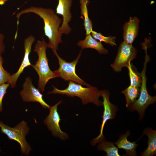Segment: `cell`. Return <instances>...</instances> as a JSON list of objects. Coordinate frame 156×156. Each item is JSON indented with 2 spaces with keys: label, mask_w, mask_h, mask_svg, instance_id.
<instances>
[{
  "label": "cell",
  "mask_w": 156,
  "mask_h": 156,
  "mask_svg": "<svg viewBox=\"0 0 156 156\" xmlns=\"http://www.w3.org/2000/svg\"><path fill=\"white\" fill-rule=\"evenodd\" d=\"M62 103L61 100L54 105L50 106L49 109V113L43 122L54 137L58 138L62 140H65L68 139V136L60 129V122L61 119L57 111V107Z\"/></svg>",
  "instance_id": "9"
},
{
  "label": "cell",
  "mask_w": 156,
  "mask_h": 156,
  "mask_svg": "<svg viewBox=\"0 0 156 156\" xmlns=\"http://www.w3.org/2000/svg\"><path fill=\"white\" fill-rule=\"evenodd\" d=\"M130 134L129 131L127 130L125 134L120 135L114 144L118 148L125 150L126 153L124 155L136 156L137 155L136 149L138 144L136 143L137 141L132 142L128 140L127 138Z\"/></svg>",
  "instance_id": "14"
},
{
  "label": "cell",
  "mask_w": 156,
  "mask_h": 156,
  "mask_svg": "<svg viewBox=\"0 0 156 156\" xmlns=\"http://www.w3.org/2000/svg\"><path fill=\"white\" fill-rule=\"evenodd\" d=\"M137 54L135 48L123 41L119 47L117 55L111 66L114 71L120 72L122 68L127 67L129 62L136 57Z\"/></svg>",
  "instance_id": "7"
},
{
  "label": "cell",
  "mask_w": 156,
  "mask_h": 156,
  "mask_svg": "<svg viewBox=\"0 0 156 156\" xmlns=\"http://www.w3.org/2000/svg\"><path fill=\"white\" fill-rule=\"evenodd\" d=\"M91 35L95 39L99 40L101 42H104L106 44H109L112 46H116L115 42L116 37L115 36H105L101 33H98L92 30L91 33Z\"/></svg>",
  "instance_id": "21"
},
{
  "label": "cell",
  "mask_w": 156,
  "mask_h": 156,
  "mask_svg": "<svg viewBox=\"0 0 156 156\" xmlns=\"http://www.w3.org/2000/svg\"><path fill=\"white\" fill-rule=\"evenodd\" d=\"M22 86L23 89L20 92L19 94L23 101L38 102L44 109L49 108L50 106L44 100L43 95L33 85L30 77H27L25 78Z\"/></svg>",
  "instance_id": "10"
},
{
  "label": "cell",
  "mask_w": 156,
  "mask_h": 156,
  "mask_svg": "<svg viewBox=\"0 0 156 156\" xmlns=\"http://www.w3.org/2000/svg\"><path fill=\"white\" fill-rule=\"evenodd\" d=\"M140 21L137 17H130L128 21L125 23L123 27L124 41L132 45L138 36Z\"/></svg>",
  "instance_id": "13"
},
{
  "label": "cell",
  "mask_w": 156,
  "mask_h": 156,
  "mask_svg": "<svg viewBox=\"0 0 156 156\" xmlns=\"http://www.w3.org/2000/svg\"><path fill=\"white\" fill-rule=\"evenodd\" d=\"M10 86L9 83H3L0 85V112L3 111V100L6 93L7 89Z\"/></svg>",
  "instance_id": "23"
},
{
  "label": "cell",
  "mask_w": 156,
  "mask_h": 156,
  "mask_svg": "<svg viewBox=\"0 0 156 156\" xmlns=\"http://www.w3.org/2000/svg\"><path fill=\"white\" fill-rule=\"evenodd\" d=\"M1 149H0V152H1Z\"/></svg>",
  "instance_id": "26"
},
{
  "label": "cell",
  "mask_w": 156,
  "mask_h": 156,
  "mask_svg": "<svg viewBox=\"0 0 156 156\" xmlns=\"http://www.w3.org/2000/svg\"><path fill=\"white\" fill-rule=\"evenodd\" d=\"M10 0H0V5H4L5 3Z\"/></svg>",
  "instance_id": "25"
},
{
  "label": "cell",
  "mask_w": 156,
  "mask_h": 156,
  "mask_svg": "<svg viewBox=\"0 0 156 156\" xmlns=\"http://www.w3.org/2000/svg\"><path fill=\"white\" fill-rule=\"evenodd\" d=\"M3 59L0 55V85L4 83L9 82L10 79L11 75L4 68L3 64Z\"/></svg>",
  "instance_id": "22"
},
{
  "label": "cell",
  "mask_w": 156,
  "mask_h": 156,
  "mask_svg": "<svg viewBox=\"0 0 156 156\" xmlns=\"http://www.w3.org/2000/svg\"><path fill=\"white\" fill-rule=\"evenodd\" d=\"M28 13L36 14L42 19L44 24V34L49 40L48 47L51 48L55 54L57 53L59 44L62 43V34L59 31L62 20L51 8L31 6L17 14L16 17L18 21L21 15Z\"/></svg>",
  "instance_id": "1"
},
{
  "label": "cell",
  "mask_w": 156,
  "mask_h": 156,
  "mask_svg": "<svg viewBox=\"0 0 156 156\" xmlns=\"http://www.w3.org/2000/svg\"><path fill=\"white\" fill-rule=\"evenodd\" d=\"M35 40V38L32 35L28 36L24 40V46L25 52L23 60L17 71L11 75L9 82L12 88H14L15 87L17 81L24 69L27 67L32 65L29 60V55L31 51L32 45Z\"/></svg>",
  "instance_id": "12"
},
{
  "label": "cell",
  "mask_w": 156,
  "mask_h": 156,
  "mask_svg": "<svg viewBox=\"0 0 156 156\" xmlns=\"http://www.w3.org/2000/svg\"><path fill=\"white\" fill-rule=\"evenodd\" d=\"M82 50L76 59L70 62L62 58L57 53L55 54L58 60L59 64L58 69L53 71L55 78L60 77L65 81H72L87 87L92 86L80 78L75 72L76 66L80 57Z\"/></svg>",
  "instance_id": "6"
},
{
  "label": "cell",
  "mask_w": 156,
  "mask_h": 156,
  "mask_svg": "<svg viewBox=\"0 0 156 156\" xmlns=\"http://www.w3.org/2000/svg\"><path fill=\"white\" fill-rule=\"evenodd\" d=\"M110 93L107 90H102V96L103 98L102 102L104 111L102 116V121L101 125L99 135L91 142V144L95 146L98 143H99L105 140L103 134V131L105 125L109 120L114 118L118 110L117 106L112 103L109 100Z\"/></svg>",
  "instance_id": "8"
},
{
  "label": "cell",
  "mask_w": 156,
  "mask_h": 156,
  "mask_svg": "<svg viewBox=\"0 0 156 156\" xmlns=\"http://www.w3.org/2000/svg\"><path fill=\"white\" fill-rule=\"evenodd\" d=\"M113 142L105 140L99 143L97 148L100 151H105L106 156H120L118 153V148Z\"/></svg>",
  "instance_id": "19"
},
{
  "label": "cell",
  "mask_w": 156,
  "mask_h": 156,
  "mask_svg": "<svg viewBox=\"0 0 156 156\" xmlns=\"http://www.w3.org/2000/svg\"><path fill=\"white\" fill-rule=\"evenodd\" d=\"M58 2L56 8V14L62 15L63 17L62 24L59 28V31L62 34L68 35L72 30L69 24L72 18L70 8L72 0H58Z\"/></svg>",
  "instance_id": "11"
},
{
  "label": "cell",
  "mask_w": 156,
  "mask_h": 156,
  "mask_svg": "<svg viewBox=\"0 0 156 156\" xmlns=\"http://www.w3.org/2000/svg\"><path fill=\"white\" fill-rule=\"evenodd\" d=\"M0 128L1 132L6 135L9 139L15 140L19 144L21 155H29L32 149L26 139V136L30 130L27 122L22 120L12 127L0 121Z\"/></svg>",
  "instance_id": "4"
},
{
  "label": "cell",
  "mask_w": 156,
  "mask_h": 156,
  "mask_svg": "<svg viewBox=\"0 0 156 156\" xmlns=\"http://www.w3.org/2000/svg\"><path fill=\"white\" fill-rule=\"evenodd\" d=\"M127 67L129 71L130 85L140 88L142 81L140 73L138 72L134 66L131 63V62H129Z\"/></svg>",
  "instance_id": "20"
},
{
  "label": "cell",
  "mask_w": 156,
  "mask_h": 156,
  "mask_svg": "<svg viewBox=\"0 0 156 156\" xmlns=\"http://www.w3.org/2000/svg\"><path fill=\"white\" fill-rule=\"evenodd\" d=\"M4 35L0 33V55H1L5 51V47L4 43Z\"/></svg>",
  "instance_id": "24"
},
{
  "label": "cell",
  "mask_w": 156,
  "mask_h": 156,
  "mask_svg": "<svg viewBox=\"0 0 156 156\" xmlns=\"http://www.w3.org/2000/svg\"><path fill=\"white\" fill-rule=\"evenodd\" d=\"M150 60L149 56L146 54L143 68L140 73L142 81L139 98L128 107L130 111H137L141 119L144 117L145 110L147 107L150 105L154 103L156 101V96H152L150 95L148 92L146 87V72L147 63Z\"/></svg>",
  "instance_id": "5"
},
{
  "label": "cell",
  "mask_w": 156,
  "mask_h": 156,
  "mask_svg": "<svg viewBox=\"0 0 156 156\" xmlns=\"http://www.w3.org/2000/svg\"><path fill=\"white\" fill-rule=\"evenodd\" d=\"M53 86V90L47 94H58L69 97L77 96L81 99L83 105L92 103L98 107L103 106L102 102L99 100L102 96V90H99L96 87H84L81 84L71 81H69L68 86L64 90H59Z\"/></svg>",
  "instance_id": "2"
},
{
  "label": "cell",
  "mask_w": 156,
  "mask_h": 156,
  "mask_svg": "<svg viewBox=\"0 0 156 156\" xmlns=\"http://www.w3.org/2000/svg\"><path fill=\"white\" fill-rule=\"evenodd\" d=\"M89 2V0H80V4L81 14L82 19H84L83 24L84 29L86 31V35L90 34L92 30V21L89 18L87 4Z\"/></svg>",
  "instance_id": "17"
},
{
  "label": "cell",
  "mask_w": 156,
  "mask_h": 156,
  "mask_svg": "<svg viewBox=\"0 0 156 156\" xmlns=\"http://www.w3.org/2000/svg\"><path fill=\"white\" fill-rule=\"evenodd\" d=\"M77 44L82 49L86 48L94 49L100 54H107L109 52L104 47L101 42L94 38L91 34L87 35L84 40L79 41Z\"/></svg>",
  "instance_id": "15"
},
{
  "label": "cell",
  "mask_w": 156,
  "mask_h": 156,
  "mask_svg": "<svg viewBox=\"0 0 156 156\" xmlns=\"http://www.w3.org/2000/svg\"><path fill=\"white\" fill-rule=\"evenodd\" d=\"M121 93L125 96L126 101V106L128 108L139 97L140 93V88L130 85L122 91Z\"/></svg>",
  "instance_id": "18"
},
{
  "label": "cell",
  "mask_w": 156,
  "mask_h": 156,
  "mask_svg": "<svg viewBox=\"0 0 156 156\" xmlns=\"http://www.w3.org/2000/svg\"><path fill=\"white\" fill-rule=\"evenodd\" d=\"M144 135L148 137V146L146 149L141 153L142 156H153L156 154V131L150 128H147L144 130L140 139Z\"/></svg>",
  "instance_id": "16"
},
{
  "label": "cell",
  "mask_w": 156,
  "mask_h": 156,
  "mask_svg": "<svg viewBox=\"0 0 156 156\" xmlns=\"http://www.w3.org/2000/svg\"><path fill=\"white\" fill-rule=\"evenodd\" d=\"M47 48V43L44 39L37 41L34 51L37 53L38 58L35 64L32 66L39 76L38 89L42 92L44 91L49 81L55 78L53 72L50 70L49 66L48 59L46 53Z\"/></svg>",
  "instance_id": "3"
}]
</instances>
